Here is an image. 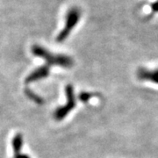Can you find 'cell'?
Wrapping results in <instances>:
<instances>
[{"label":"cell","mask_w":158,"mask_h":158,"mask_svg":"<svg viewBox=\"0 0 158 158\" xmlns=\"http://www.w3.org/2000/svg\"><path fill=\"white\" fill-rule=\"evenodd\" d=\"M32 53L35 56L40 57L45 60L49 65H57L62 68H71L73 66L74 62L71 57L64 55H55L47 50L43 47L39 45H34L32 48Z\"/></svg>","instance_id":"6da1fadb"},{"label":"cell","mask_w":158,"mask_h":158,"mask_svg":"<svg viewBox=\"0 0 158 158\" xmlns=\"http://www.w3.org/2000/svg\"><path fill=\"white\" fill-rule=\"evenodd\" d=\"M81 16V11L77 7H72L69 9L68 13L66 14V22L65 26L62 30V32L57 35L56 41L57 42H62L68 38V36L70 34L71 31L77 26L78 23Z\"/></svg>","instance_id":"7a4b0ae2"},{"label":"cell","mask_w":158,"mask_h":158,"mask_svg":"<svg viewBox=\"0 0 158 158\" xmlns=\"http://www.w3.org/2000/svg\"><path fill=\"white\" fill-rule=\"evenodd\" d=\"M66 95H67V99L68 102L66 103L65 106L62 107L57 108L56 112L54 113V117L56 120H62L68 115L69 112L76 106V99H75V95H74L73 87L70 85L66 86Z\"/></svg>","instance_id":"3957f363"},{"label":"cell","mask_w":158,"mask_h":158,"mask_svg":"<svg viewBox=\"0 0 158 158\" xmlns=\"http://www.w3.org/2000/svg\"><path fill=\"white\" fill-rule=\"evenodd\" d=\"M48 75H49V66L43 65L40 68L36 69L31 74H29L26 78V84H31L35 81L48 77Z\"/></svg>","instance_id":"277c9868"},{"label":"cell","mask_w":158,"mask_h":158,"mask_svg":"<svg viewBox=\"0 0 158 158\" xmlns=\"http://www.w3.org/2000/svg\"><path fill=\"white\" fill-rule=\"evenodd\" d=\"M138 77L141 79L150 80L154 83L158 84V69L148 70L145 69H140L138 71Z\"/></svg>","instance_id":"5b68a950"},{"label":"cell","mask_w":158,"mask_h":158,"mask_svg":"<svg viewBox=\"0 0 158 158\" xmlns=\"http://www.w3.org/2000/svg\"><path fill=\"white\" fill-rule=\"evenodd\" d=\"M23 146V136L20 134H17L12 139V148L14 151V155L20 153L21 148Z\"/></svg>","instance_id":"8992f818"},{"label":"cell","mask_w":158,"mask_h":158,"mask_svg":"<svg viewBox=\"0 0 158 158\" xmlns=\"http://www.w3.org/2000/svg\"><path fill=\"white\" fill-rule=\"evenodd\" d=\"M25 92H26L27 96L31 100H33L34 103L39 104V105H42V104L44 103V100H43V98H40L39 95L35 94L33 90H31L30 89H28V88H27V89L25 90Z\"/></svg>","instance_id":"52a82bcc"},{"label":"cell","mask_w":158,"mask_h":158,"mask_svg":"<svg viewBox=\"0 0 158 158\" xmlns=\"http://www.w3.org/2000/svg\"><path fill=\"white\" fill-rule=\"evenodd\" d=\"M94 96H95V95H94V94H92V93L83 92L82 94H80V96H79V99H80V100H82L84 103H86V102L90 99V98H92V97H94Z\"/></svg>","instance_id":"ba28073f"},{"label":"cell","mask_w":158,"mask_h":158,"mask_svg":"<svg viewBox=\"0 0 158 158\" xmlns=\"http://www.w3.org/2000/svg\"><path fill=\"white\" fill-rule=\"evenodd\" d=\"M151 9H152L153 13L158 12V0L156 1L155 3H153V5H151Z\"/></svg>","instance_id":"9c48e42d"},{"label":"cell","mask_w":158,"mask_h":158,"mask_svg":"<svg viewBox=\"0 0 158 158\" xmlns=\"http://www.w3.org/2000/svg\"><path fill=\"white\" fill-rule=\"evenodd\" d=\"M13 158H30V157H29L27 155H26V154H21V153H19V154H17V155H14Z\"/></svg>","instance_id":"30bf717a"}]
</instances>
